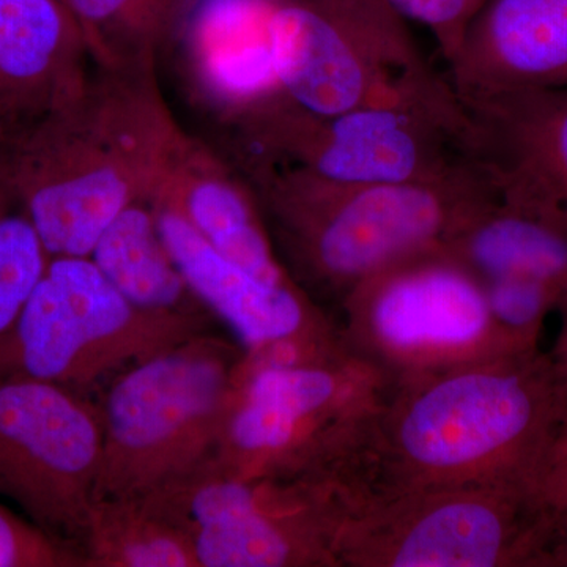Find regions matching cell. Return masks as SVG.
<instances>
[{"label":"cell","mask_w":567,"mask_h":567,"mask_svg":"<svg viewBox=\"0 0 567 567\" xmlns=\"http://www.w3.org/2000/svg\"><path fill=\"white\" fill-rule=\"evenodd\" d=\"M561 420L554 368L540 347L398 383L354 456L347 511L429 488L535 487Z\"/></svg>","instance_id":"6da1fadb"},{"label":"cell","mask_w":567,"mask_h":567,"mask_svg":"<svg viewBox=\"0 0 567 567\" xmlns=\"http://www.w3.org/2000/svg\"><path fill=\"white\" fill-rule=\"evenodd\" d=\"M183 132L158 69L93 65L73 99L9 128L0 182L51 257H89L125 208L153 199Z\"/></svg>","instance_id":"7a4b0ae2"},{"label":"cell","mask_w":567,"mask_h":567,"mask_svg":"<svg viewBox=\"0 0 567 567\" xmlns=\"http://www.w3.org/2000/svg\"><path fill=\"white\" fill-rule=\"evenodd\" d=\"M241 175L287 274L333 317L365 279L442 246L496 193L481 158L420 182L341 183L279 166Z\"/></svg>","instance_id":"3957f363"},{"label":"cell","mask_w":567,"mask_h":567,"mask_svg":"<svg viewBox=\"0 0 567 567\" xmlns=\"http://www.w3.org/2000/svg\"><path fill=\"white\" fill-rule=\"evenodd\" d=\"M391 388L346 341L246 352L240 393L210 464L238 477L341 484Z\"/></svg>","instance_id":"277c9868"},{"label":"cell","mask_w":567,"mask_h":567,"mask_svg":"<svg viewBox=\"0 0 567 567\" xmlns=\"http://www.w3.org/2000/svg\"><path fill=\"white\" fill-rule=\"evenodd\" d=\"M245 354L210 331L107 382L95 499L145 498L210 462L240 393Z\"/></svg>","instance_id":"5b68a950"},{"label":"cell","mask_w":567,"mask_h":567,"mask_svg":"<svg viewBox=\"0 0 567 567\" xmlns=\"http://www.w3.org/2000/svg\"><path fill=\"white\" fill-rule=\"evenodd\" d=\"M480 158L476 130L450 80L440 74L394 102L317 115L292 102L235 155L240 173L293 167L341 183L420 182Z\"/></svg>","instance_id":"8992f818"},{"label":"cell","mask_w":567,"mask_h":567,"mask_svg":"<svg viewBox=\"0 0 567 567\" xmlns=\"http://www.w3.org/2000/svg\"><path fill=\"white\" fill-rule=\"evenodd\" d=\"M213 320L145 311L126 300L91 257H51L0 344V374L91 395L125 369L210 333Z\"/></svg>","instance_id":"52a82bcc"},{"label":"cell","mask_w":567,"mask_h":567,"mask_svg":"<svg viewBox=\"0 0 567 567\" xmlns=\"http://www.w3.org/2000/svg\"><path fill=\"white\" fill-rule=\"evenodd\" d=\"M334 319L349 349L393 385L525 353L496 324L481 279L442 246L365 279Z\"/></svg>","instance_id":"ba28073f"},{"label":"cell","mask_w":567,"mask_h":567,"mask_svg":"<svg viewBox=\"0 0 567 567\" xmlns=\"http://www.w3.org/2000/svg\"><path fill=\"white\" fill-rule=\"evenodd\" d=\"M551 516L528 484L409 492L350 507L333 555L338 567H535Z\"/></svg>","instance_id":"9c48e42d"},{"label":"cell","mask_w":567,"mask_h":567,"mask_svg":"<svg viewBox=\"0 0 567 567\" xmlns=\"http://www.w3.org/2000/svg\"><path fill=\"white\" fill-rule=\"evenodd\" d=\"M192 539L199 567H338V487L298 477H238L210 462L145 496Z\"/></svg>","instance_id":"30bf717a"},{"label":"cell","mask_w":567,"mask_h":567,"mask_svg":"<svg viewBox=\"0 0 567 567\" xmlns=\"http://www.w3.org/2000/svg\"><path fill=\"white\" fill-rule=\"evenodd\" d=\"M270 31L284 91L312 114L394 102L440 76L388 0H278Z\"/></svg>","instance_id":"8fae6325"},{"label":"cell","mask_w":567,"mask_h":567,"mask_svg":"<svg viewBox=\"0 0 567 567\" xmlns=\"http://www.w3.org/2000/svg\"><path fill=\"white\" fill-rule=\"evenodd\" d=\"M102 451V416L91 395L0 374V496L82 558Z\"/></svg>","instance_id":"7c38bea8"},{"label":"cell","mask_w":567,"mask_h":567,"mask_svg":"<svg viewBox=\"0 0 567 567\" xmlns=\"http://www.w3.org/2000/svg\"><path fill=\"white\" fill-rule=\"evenodd\" d=\"M278 0H196L163 54H171L186 103L215 130L227 156L293 102L271 48ZM163 58V55H162Z\"/></svg>","instance_id":"4fadbf2b"},{"label":"cell","mask_w":567,"mask_h":567,"mask_svg":"<svg viewBox=\"0 0 567 567\" xmlns=\"http://www.w3.org/2000/svg\"><path fill=\"white\" fill-rule=\"evenodd\" d=\"M167 251L197 300L233 331L248 353L341 334L330 312L298 286H274L227 259L174 208L152 203Z\"/></svg>","instance_id":"5bb4252c"},{"label":"cell","mask_w":567,"mask_h":567,"mask_svg":"<svg viewBox=\"0 0 567 567\" xmlns=\"http://www.w3.org/2000/svg\"><path fill=\"white\" fill-rule=\"evenodd\" d=\"M446 63L461 100L567 89V0H487Z\"/></svg>","instance_id":"9a60e30c"},{"label":"cell","mask_w":567,"mask_h":567,"mask_svg":"<svg viewBox=\"0 0 567 567\" xmlns=\"http://www.w3.org/2000/svg\"><path fill=\"white\" fill-rule=\"evenodd\" d=\"M152 203L174 208L227 259L274 286H297L265 226L251 186L204 137L185 128Z\"/></svg>","instance_id":"2e32d148"},{"label":"cell","mask_w":567,"mask_h":567,"mask_svg":"<svg viewBox=\"0 0 567 567\" xmlns=\"http://www.w3.org/2000/svg\"><path fill=\"white\" fill-rule=\"evenodd\" d=\"M496 188L567 223V89L462 100Z\"/></svg>","instance_id":"e0dca14e"},{"label":"cell","mask_w":567,"mask_h":567,"mask_svg":"<svg viewBox=\"0 0 567 567\" xmlns=\"http://www.w3.org/2000/svg\"><path fill=\"white\" fill-rule=\"evenodd\" d=\"M92 66L62 0H0V121L9 128L69 102Z\"/></svg>","instance_id":"ac0fdd59"},{"label":"cell","mask_w":567,"mask_h":567,"mask_svg":"<svg viewBox=\"0 0 567 567\" xmlns=\"http://www.w3.org/2000/svg\"><path fill=\"white\" fill-rule=\"evenodd\" d=\"M442 248L481 281L525 276L567 303V223L543 205L496 188Z\"/></svg>","instance_id":"d6986e66"},{"label":"cell","mask_w":567,"mask_h":567,"mask_svg":"<svg viewBox=\"0 0 567 567\" xmlns=\"http://www.w3.org/2000/svg\"><path fill=\"white\" fill-rule=\"evenodd\" d=\"M89 257L137 308L163 315H210L167 251L152 200L125 208L104 230Z\"/></svg>","instance_id":"ffe728a7"},{"label":"cell","mask_w":567,"mask_h":567,"mask_svg":"<svg viewBox=\"0 0 567 567\" xmlns=\"http://www.w3.org/2000/svg\"><path fill=\"white\" fill-rule=\"evenodd\" d=\"M80 25L93 65L158 69L196 0H62Z\"/></svg>","instance_id":"44dd1931"},{"label":"cell","mask_w":567,"mask_h":567,"mask_svg":"<svg viewBox=\"0 0 567 567\" xmlns=\"http://www.w3.org/2000/svg\"><path fill=\"white\" fill-rule=\"evenodd\" d=\"M85 567H199L192 539L144 498L95 499Z\"/></svg>","instance_id":"7402d4cb"},{"label":"cell","mask_w":567,"mask_h":567,"mask_svg":"<svg viewBox=\"0 0 567 567\" xmlns=\"http://www.w3.org/2000/svg\"><path fill=\"white\" fill-rule=\"evenodd\" d=\"M50 259L28 212L0 182V344L13 331Z\"/></svg>","instance_id":"603a6c76"},{"label":"cell","mask_w":567,"mask_h":567,"mask_svg":"<svg viewBox=\"0 0 567 567\" xmlns=\"http://www.w3.org/2000/svg\"><path fill=\"white\" fill-rule=\"evenodd\" d=\"M481 282L499 330L518 350L539 349L546 317L561 306L559 295L547 284L525 276H502Z\"/></svg>","instance_id":"cb8c5ba5"},{"label":"cell","mask_w":567,"mask_h":567,"mask_svg":"<svg viewBox=\"0 0 567 567\" xmlns=\"http://www.w3.org/2000/svg\"><path fill=\"white\" fill-rule=\"evenodd\" d=\"M0 567H85L84 558L0 503Z\"/></svg>","instance_id":"d4e9b609"},{"label":"cell","mask_w":567,"mask_h":567,"mask_svg":"<svg viewBox=\"0 0 567 567\" xmlns=\"http://www.w3.org/2000/svg\"><path fill=\"white\" fill-rule=\"evenodd\" d=\"M402 17L432 32L443 59L456 54L466 29L487 0H388Z\"/></svg>","instance_id":"484cf974"},{"label":"cell","mask_w":567,"mask_h":567,"mask_svg":"<svg viewBox=\"0 0 567 567\" xmlns=\"http://www.w3.org/2000/svg\"><path fill=\"white\" fill-rule=\"evenodd\" d=\"M535 491L551 511L567 509V421L559 424L535 477Z\"/></svg>","instance_id":"4316f807"},{"label":"cell","mask_w":567,"mask_h":567,"mask_svg":"<svg viewBox=\"0 0 567 567\" xmlns=\"http://www.w3.org/2000/svg\"><path fill=\"white\" fill-rule=\"evenodd\" d=\"M551 513L550 528L535 567H567V509Z\"/></svg>","instance_id":"83f0119b"},{"label":"cell","mask_w":567,"mask_h":567,"mask_svg":"<svg viewBox=\"0 0 567 567\" xmlns=\"http://www.w3.org/2000/svg\"><path fill=\"white\" fill-rule=\"evenodd\" d=\"M558 312L561 315V328L548 357L554 368L555 383H557L559 402H561V423H565L567 421V303L561 306Z\"/></svg>","instance_id":"f1b7e54d"},{"label":"cell","mask_w":567,"mask_h":567,"mask_svg":"<svg viewBox=\"0 0 567 567\" xmlns=\"http://www.w3.org/2000/svg\"><path fill=\"white\" fill-rule=\"evenodd\" d=\"M7 132H9V126L6 125L2 121H0V142L6 137Z\"/></svg>","instance_id":"f546056e"}]
</instances>
